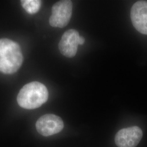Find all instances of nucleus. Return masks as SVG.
<instances>
[{
  "label": "nucleus",
  "instance_id": "423d86ee",
  "mask_svg": "<svg viewBox=\"0 0 147 147\" xmlns=\"http://www.w3.org/2000/svg\"><path fill=\"white\" fill-rule=\"evenodd\" d=\"M80 37L79 32L74 29L69 30L63 34L58 45L59 51L63 56L71 58L76 55Z\"/></svg>",
  "mask_w": 147,
  "mask_h": 147
},
{
  "label": "nucleus",
  "instance_id": "f257e3e1",
  "mask_svg": "<svg viewBox=\"0 0 147 147\" xmlns=\"http://www.w3.org/2000/svg\"><path fill=\"white\" fill-rule=\"evenodd\" d=\"M22 62L20 45L9 39H0V71L5 74L15 73Z\"/></svg>",
  "mask_w": 147,
  "mask_h": 147
},
{
  "label": "nucleus",
  "instance_id": "6e6552de",
  "mask_svg": "<svg viewBox=\"0 0 147 147\" xmlns=\"http://www.w3.org/2000/svg\"><path fill=\"white\" fill-rule=\"evenodd\" d=\"M21 5L29 14H33L39 11L42 1L39 0H22Z\"/></svg>",
  "mask_w": 147,
  "mask_h": 147
},
{
  "label": "nucleus",
  "instance_id": "39448f33",
  "mask_svg": "<svg viewBox=\"0 0 147 147\" xmlns=\"http://www.w3.org/2000/svg\"><path fill=\"white\" fill-rule=\"evenodd\" d=\"M143 136L142 130L134 126L122 129L117 133L115 141L118 147H136Z\"/></svg>",
  "mask_w": 147,
  "mask_h": 147
},
{
  "label": "nucleus",
  "instance_id": "20e7f679",
  "mask_svg": "<svg viewBox=\"0 0 147 147\" xmlns=\"http://www.w3.org/2000/svg\"><path fill=\"white\" fill-rule=\"evenodd\" d=\"M36 127L37 131L40 135L49 136L61 131L64 123L59 117L53 114H47L38 119Z\"/></svg>",
  "mask_w": 147,
  "mask_h": 147
},
{
  "label": "nucleus",
  "instance_id": "1a4fd4ad",
  "mask_svg": "<svg viewBox=\"0 0 147 147\" xmlns=\"http://www.w3.org/2000/svg\"><path fill=\"white\" fill-rule=\"evenodd\" d=\"M84 38H83L82 37H80V39H79V45H83L84 43Z\"/></svg>",
  "mask_w": 147,
  "mask_h": 147
},
{
  "label": "nucleus",
  "instance_id": "7ed1b4c3",
  "mask_svg": "<svg viewBox=\"0 0 147 147\" xmlns=\"http://www.w3.org/2000/svg\"><path fill=\"white\" fill-rule=\"evenodd\" d=\"M73 11V3L71 1L63 0L54 4L52 8V15L49 23L53 27L63 28L68 24Z\"/></svg>",
  "mask_w": 147,
  "mask_h": 147
},
{
  "label": "nucleus",
  "instance_id": "0eeeda50",
  "mask_svg": "<svg viewBox=\"0 0 147 147\" xmlns=\"http://www.w3.org/2000/svg\"><path fill=\"white\" fill-rule=\"evenodd\" d=\"M132 23L137 31L147 35V1H139L131 9Z\"/></svg>",
  "mask_w": 147,
  "mask_h": 147
},
{
  "label": "nucleus",
  "instance_id": "f03ea898",
  "mask_svg": "<svg viewBox=\"0 0 147 147\" xmlns=\"http://www.w3.org/2000/svg\"><path fill=\"white\" fill-rule=\"evenodd\" d=\"M49 92L44 84L33 81L25 84L17 96L19 105L25 109L32 110L40 107L47 101Z\"/></svg>",
  "mask_w": 147,
  "mask_h": 147
}]
</instances>
